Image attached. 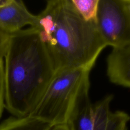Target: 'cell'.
<instances>
[{
	"label": "cell",
	"instance_id": "1",
	"mask_svg": "<svg viewBox=\"0 0 130 130\" xmlns=\"http://www.w3.org/2000/svg\"><path fill=\"white\" fill-rule=\"evenodd\" d=\"M4 66L5 108L15 117L29 115L56 73L36 27L10 35Z\"/></svg>",
	"mask_w": 130,
	"mask_h": 130
},
{
	"label": "cell",
	"instance_id": "2",
	"mask_svg": "<svg viewBox=\"0 0 130 130\" xmlns=\"http://www.w3.org/2000/svg\"><path fill=\"white\" fill-rule=\"evenodd\" d=\"M36 28L55 72L70 69L91 70L107 47L95 23L85 21L71 0H48L37 15Z\"/></svg>",
	"mask_w": 130,
	"mask_h": 130
},
{
	"label": "cell",
	"instance_id": "3",
	"mask_svg": "<svg viewBox=\"0 0 130 130\" xmlns=\"http://www.w3.org/2000/svg\"><path fill=\"white\" fill-rule=\"evenodd\" d=\"M90 71L76 68L56 72L43 95L29 115L52 125L67 123L77 96L89 81Z\"/></svg>",
	"mask_w": 130,
	"mask_h": 130
},
{
	"label": "cell",
	"instance_id": "4",
	"mask_svg": "<svg viewBox=\"0 0 130 130\" xmlns=\"http://www.w3.org/2000/svg\"><path fill=\"white\" fill-rule=\"evenodd\" d=\"M89 88H83L77 96L70 112L67 123L71 130H125L129 115L123 111L112 112L110 103L113 99L108 95L92 105Z\"/></svg>",
	"mask_w": 130,
	"mask_h": 130
},
{
	"label": "cell",
	"instance_id": "5",
	"mask_svg": "<svg viewBox=\"0 0 130 130\" xmlns=\"http://www.w3.org/2000/svg\"><path fill=\"white\" fill-rule=\"evenodd\" d=\"M106 45L130 44V0H99L95 22Z\"/></svg>",
	"mask_w": 130,
	"mask_h": 130
},
{
	"label": "cell",
	"instance_id": "6",
	"mask_svg": "<svg viewBox=\"0 0 130 130\" xmlns=\"http://www.w3.org/2000/svg\"><path fill=\"white\" fill-rule=\"evenodd\" d=\"M37 15L31 13L20 0H0V30L11 35L26 25L36 27Z\"/></svg>",
	"mask_w": 130,
	"mask_h": 130
},
{
	"label": "cell",
	"instance_id": "7",
	"mask_svg": "<svg viewBox=\"0 0 130 130\" xmlns=\"http://www.w3.org/2000/svg\"><path fill=\"white\" fill-rule=\"evenodd\" d=\"M106 59L109 81L125 88L130 87V44L112 47Z\"/></svg>",
	"mask_w": 130,
	"mask_h": 130
},
{
	"label": "cell",
	"instance_id": "8",
	"mask_svg": "<svg viewBox=\"0 0 130 130\" xmlns=\"http://www.w3.org/2000/svg\"><path fill=\"white\" fill-rule=\"evenodd\" d=\"M52 126L30 115L22 117L11 116L0 124V130H50Z\"/></svg>",
	"mask_w": 130,
	"mask_h": 130
},
{
	"label": "cell",
	"instance_id": "9",
	"mask_svg": "<svg viewBox=\"0 0 130 130\" xmlns=\"http://www.w3.org/2000/svg\"><path fill=\"white\" fill-rule=\"evenodd\" d=\"M81 16L87 22L95 23L99 0H71Z\"/></svg>",
	"mask_w": 130,
	"mask_h": 130
},
{
	"label": "cell",
	"instance_id": "10",
	"mask_svg": "<svg viewBox=\"0 0 130 130\" xmlns=\"http://www.w3.org/2000/svg\"><path fill=\"white\" fill-rule=\"evenodd\" d=\"M5 78L4 58L0 59V119L5 108Z\"/></svg>",
	"mask_w": 130,
	"mask_h": 130
},
{
	"label": "cell",
	"instance_id": "11",
	"mask_svg": "<svg viewBox=\"0 0 130 130\" xmlns=\"http://www.w3.org/2000/svg\"><path fill=\"white\" fill-rule=\"evenodd\" d=\"M10 35L0 30V59L4 58L8 45Z\"/></svg>",
	"mask_w": 130,
	"mask_h": 130
},
{
	"label": "cell",
	"instance_id": "12",
	"mask_svg": "<svg viewBox=\"0 0 130 130\" xmlns=\"http://www.w3.org/2000/svg\"><path fill=\"white\" fill-rule=\"evenodd\" d=\"M50 130H71V129L69 125L66 123L53 125Z\"/></svg>",
	"mask_w": 130,
	"mask_h": 130
},
{
	"label": "cell",
	"instance_id": "13",
	"mask_svg": "<svg viewBox=\"0 0 130 130\" xmlns=\"http://www.w3.org/2000/svg\"><path fill=\"white\" fill-rule=\"evenodd\" d=\"M125 130H127V129H125Z\"/></svg>",
	"mask_w": 130,
	"mask_h": 130
}]
</instances>
